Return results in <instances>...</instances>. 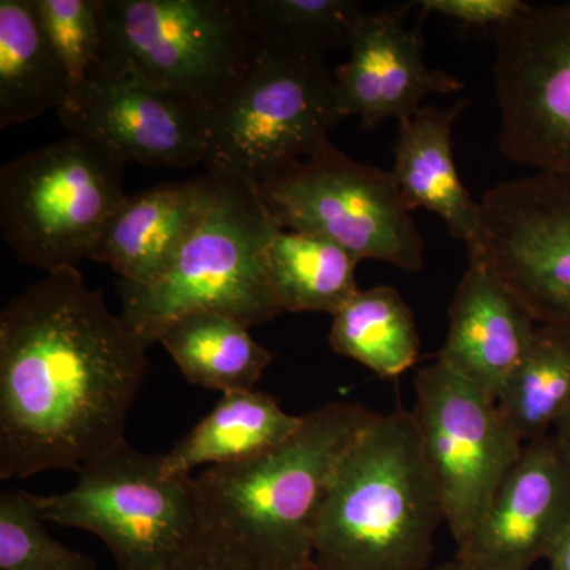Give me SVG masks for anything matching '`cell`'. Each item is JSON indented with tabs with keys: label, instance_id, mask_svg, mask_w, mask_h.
Here are the masks:
<instances>
[{
	"label": "cell",
	"instance_id": "cell-1",
	"mask_svg": "<svg viewBox=\"0 0 570 570\" xmlns=\"http://www.w3.org/2000/svg\"><path fill=\"white\" fill-rule=\"evenodd\" d=\"M146 348L77 266L0 314V479L78 469L126 442Z\"/></svg>",
	"mask_w": 570,
	"mask_h": 570
},
{
	"label": "cell",
	"instance_id": "cell-2",
	"mask_svg": "<svg viewBox=\"0 0 570 570\" xmlns=\"http://www.w3.org/2000/svg\"><path fill=\"white\" fill-rule=\"evenodd\" d=\"M376 412L330 403L303 415L287 441L257 459L194 478L204 534L253 570L314 562L322 510L341 460Z\"/></svg>",
	"mask_w": 570,
	"mask_h": 570
},
{
	"label": "cell",
	"instance_id": "cell-3",
	"mask_svg": "<svg viewBox=\"0 0 570 570\" xmlns=\"http://www.w3.org/2000/svg\"><path fill=\"white\" fill-rule=\"evenodd\" d=\"M442 521L412 411L376 414L337 466L314 562L325 570H425Z\"/></svg>",
	"mask_w": 570,
	"mask_h": 570
},
{
	"label": "cell",
	"instance_id": "cell-4",
	"mask_svg": "<svg viewBox=\"0 0 570 570\" xmlns=\"http://www.w3.org/2000/svg\"><path fill=\"white\" fill-rule=\"evenodd\" d=\"M279 228L255 184L206 171L197 219L170 268L148 285L116 283L127 330L148 351L194 311L227 314L249 328L275 321L283 311L269 288L265 253Z\"/></svg>",
	"mask_w": 570,
	"mask_h": 570
},
{
	"label": "cell",
	"instance_id": "cell-5",
	"mask_svg": "<svg viewBox=\"0 0 570 570\" xmlns=\"http://www.w3.org/2000/svg\"><path fill=\"white\" fill-rule=\"evenodd\" d=\"M343 119L325 56L255 40L242 80L209 115L206 170L258 186L325 148Z\"/></svg>",
	"mask_w": 570,
	"mask_h": 570
},
{
	"label": "cell",
	"instance_id": "cell-6",
	"mask_svg": "<svg viewBox=\"0 0 570 570\" xmlns=\"http://www.w3.org/2000/svg\"><path fill=\"white\" fill-rule=\"evenodd\" d=\"M77 472L70 490L33 502L45 521L102 539L118 570H178L204 538L194 478L165 474L163 455L124 442Z\"/></svg>",
	"mask_w": 570,
	"mask_h": 570
},
{
	"label": "cell",
	"instance_id": "cell-7",
	"mask_svg": "<svg viewBox=\"0 0 570 570\" xmlns=\"http://www.w3.org/2000/svg\"><path fill=\"white\" fill-rule=\"evenodd\" d=\"M124 164L96 142L69 135L0 168V228L24 264L45 273L91 257L126 198Z\"/></svg>",
	"mask_w": 570,
	"mask_h": 570
},
{
	"label": "cell",
	"instance_id": "cell-8",
	"mask_svg": "<svg viewBox=\"0 0 570 570\" xmlns=\"http://www.w3.org/2000/svg\"><path fill=\"white\" fill-rule=\"evenodd\" d=\"M104 48L212 115L249 66L245 0H99Z\"/></svg>",
	"mask_w": 570,
	"mask_h": 570
},
{
	"label": "cell",
	"instance_id": "cell-9",
	"mask_svg": "<svg viewBox=\"0 0 570 570\" xmlns=\"http://www.w3.org/2000/svg\"><path fill=\"white\" fill-rule=\"evenodd\" d=\"M257 190L285 230L322 236L358 262H385L407 273L425 264V242L392 171L356 163L333 142Z\"/></svg>",
	"mask_w": 570,
	"mask_h": 570
},
{
	"label": "cell",
	"instance_id": "cell-10",
	"mask_svg": "<svg viewBox=\"0 0 570 570\" xmlns=\"http://www.w3.org/2000/svg\"><path fill=\"white\" fill-rule=\"evenodd\" d=\"M414 415L456 547L475 530L524 444L497 397L441 362L415 376Z\"/></svg>",
	"mask_w": 570,
	"mask_h": 570
},
{
	"label": "cell",
	"instance_id": "cell-11",
	"mask_svg": "<svg viewBox=\"0 0 570 570\" xmlns=\"http://www.w3.org/2000/svg\"><path fill=\"white\" fill-rule=\"evenodd\" d=\"M499 149L535 174L570 175V2L494 29Z\"/></svg>",
	"mask_w": 570,
	"mask_h": 570
},
{
	"label": "cell",
	"instance_id": "cell-12",
	"mask_svg": "<svg viewBox=\"0 0 570 570\" xmlns=\"http://www.w3.org/2000/svg\"><path fill=\"white\" fill-rule=\"evenodd\" d=\"M56 112L67 132L96 142L124 165L187 168L205 164L208 154L209 116L105 48Z\"/></svg>",
	"mask_w": 570,
	"mask_h": 570
},
{
	"label": "cell",
	"instance_id": "cell-13",
	"mask_svg": "<svg viewBox=\"0 0 570 570\" xmlns=\"http://www.w3.org/2000/svg\"><path fill=\"white\" fill-rule=\"evenodd\" d=\"M482 255L539 325L570 333V175L534 174L480 200Z\"/></svg>",
	"mask_w": 570,
	"mask_h": 570
},
{
	"label": "cell",
	"instance_id": "cell-14",
	"mask_svg": "<svg viewBox=\"0 0 570 570\" xmlns=\"http://www.w3.org/2000/svg\"><path fill=\"white\" fill-rule=\"evenodd\" d=\"M570 524V442H528L456 558L487 570H531Z\"/></svg>",
	"mask_w": 570,
	"mask_h": 570
},
{
	"label": "cell",
	"instance_id": "cell-15",
	"mask_svg": "<svg viewBox=\"0 0 570 570\" xmlns=\"http://www.w3.org/2000/svg\"><path fill=\"white\" fill-rule=\"evenodd\" d=\"M411 6L366 10L348 43L347 61L333 73L341 115L356 116L365 129L390 118L404 121L426 97L466 88L460 78L423 61L422 26L406 24Z\"/></svg>",
	"mask_w": 570,
	"mask_h": 570
},
{
	"label": "cell",
	"instance_id": "cell-16",
	"mask_svg": "<svg viewBox=\"0 0 570 570\" xmlns=\"http://www.w3.org/2000/svg\"><path fill=\"white\" fill-rule=\"evenodd\" d=\"M538 328L483 255L471 257L450 305L448 340L438 362L498 397Z\"/></svg>",
	"mask_w": 570,
	"mask_h": 570
},
{
	"label": "cell",
	"instance_id": "cell-17",
	"mask_svg": "<svg viewBox=\"0 0 570 570\" xmlns=\"http://www.w3.org/2000/svg\"><path fill=\"white\" fill-rule=\"evenodd\" d=\"M466 107V100L448 108L423 105L397 122L392 174L407 212L438 214L471 258L482 255V208L461 181L453 156V126Z\"/></svg>",
	"mask_w": 570,
	"mask_h": 570
},
{
	"label": "cell",
	"instance_id": "cell-18",
	"mask_svg": "<svg viewBox=\"0 0 570 570\" xmlns=\"http://www.w3.org/2000/svg\"><path fill=\"white\" fill-rule=\"evenodd\" d=\"M204 193L205 175H200L126 195L89 258L110 265L122 283H154L174 264L197 219Z\"/></svg>",
	"mask_w": 570,
	"mask_h": 570
},
{
	"label": "cell",
	"instance_id": "cell-19",
	"mask_svg": "<svg viewBox=\"0 0 570 570\" xmlns=\"http://www.w3.org/2000/svg\"><path fill=\"white\" fill-rule=\"evenodd\" d=\"M303 415L283 411L275 397L258 390L223 393L219 403L163 455L170 478L193 475L195 468L228 466L257 459L287 441Z\"/></svg>",
	"mask_w": 570,
	"mask_h": 570
},
{
	"label": "cell",
	"instance_id": "cell-20",
	"mask_svg": "<svg viewBox=\"0 0 570 570\" xmlns=\"http://www.w3.org/2000/svg\"><path fill=\"white\" fill-rule=\"evenodd\" d=\"M69 92L33 0H0V129L58 111Z\"/></svg>",
	"mask_w": 570,
	"mask_h": 570
},
{
	"label": "cell",
	"instance_id": "cell-21",
	"mask_svg": "<svg viewBox=\"0 0 570 570\" xmlns=\"http://www.w3.org/2000/svg\"><path fill=\"white\" fill-rule=\"evenodd\" d=\"M159 343L190 384L220 393L253 390L273 362L249 326L216 311L186 314L165 330Z\"/></svg>",
	"mask_w": 570,
	"mask_h": 570
},
{
	"label": "cell",
	"instance_id": "cell-22",
	"mask_svg": "<svg viewBox=\"0 0 570 570\" xmlns=\"http://www.w3.org/2000/svg\"><path fill=\"white\" fill-rule=\"evenodd\" d=\"M360 262L344 247L305 232L279 228L265 253L266 277L285 313L335 314L360 291Z\"/></svg>",
	"mask_w": 570,
	"mask_h": 570
},
{
	"label": "cell",
	"instance_id": "cell-23",
	"mask_svg": "<svg viewBox=\"0 0 570 570\" xmlns=\"http://www.w3.org/2000/svg\"><path fill=\"white\" fill-rule=\"evenodd\" d=\"M330 344L385 381L403 376L420 355L414 313L390 285L360 288L333 316Z\"/></svg>",
	"mask_w": 570,
	"mask_h": 570
},
{
	"label": "cell",
	"instance_id": "cell-24",
	"mask_svg": "<svg viewBox=\"0 0 570 570\" xmlns=\"http://www.w3.org/2000/svg\"><path fill=\"white\" fill-rule=\"evenodd\" d=\"M497 401L523 444L560 430L570 417V333L539 325L530 351Z\"/></svg>",
	"mask_w": 570,
	"mask_h": 570
},
{
	"label": "cell",
	"instance_id": "cell-25",
	"mask_svg": "<svg viewBox=\"0 0 570 570\" xmlns=\"http://www.w3.org/2000/svg\"><path fill=\"white\" fill-rule=\"evenodd\" d=\"M254 39L325 56L348 48L366 7L355 0H245Z\"/></svg>",
	"mask_w": 570,
	"mask_h": 570
},
{
	"label": "cell",
	"instance_id": "cell-26",
	"mask_svg": "<svg viewBox=\"0 0 570 570\" xmlns=\"http://www.w3.org/2000/svg\"><path fill=\"white\" fill-rule=\"evenodd\" d=\"M0 570H97L86 554L48 534L33 494L7 490L0 497Z\"/></svg>",
	"mask_w": 570,
	"mask_h": 570
},
{
	"label": "cell",
	"instance_id": "cell-27",
	"mask_svg": "<svg viewBox=\"0 0 570 570\" xmlns=\"http://www.w3.org/2000/svg\"><path fill=\"white\" fill-rule=\"evenodd\" d=\"M33 3L48 39L66 66L70 92H73L88 78L102 52L99 0H33Z\"/></svg>",
	"mask_w": 570,
	"mask_h": 570
},
{
	"label": "cell",
	"instance_id": "cell-28",
	"mask_svg": "<svg viewBox=\"0 0 570 570\" xmlns=\"http://www.w3.org/2000/svg\"><path fill=\"white\" fill-rule=\"evenodd\" d=\"M423 14H441L461 24L493 28L509 24L531 9L523 0H420Z\"/></svg>",
	"mask_w": 570,
	"mask_h": 570
},
{
	"label": "cell",
	"instance_id": "cell-29",
	"mask_svg": "<svg viewBox=\"0 0 570 570\" xmlns=\"http://www.w3.org/2000/svg\"><path fill=\"white\" fill-rule=\"evenodd\" d=\"M178 570H253L232 557L227 550L212 539L202 538L200 542L184 558Z\"/></svg>",
	"mask_w": 570,
	"mask_h": 570
},
{
	"label": "cell",
	"instance_id": "cell-30",
	"mask_svg": "<svg viewBox=\"0 0 570 570\" xmlns=\"http://www.w3.org/2000/svg\"><path fill=\"white\" fill-rule=\"evenodd\" d=\"M547 561H549L550 570H570V524L568 530L562 532Z\"/></svg>",
	"mask_w": 570,
	"mask_h": 570
},
{
	"label": "cell",
	"instance_id": "cell-31",
	"mask_svg": "<svg viewBox=\"0 0 570 570\" xmlns=\"http://www.w3.org/2000/svg\"><path fill=\"white\" fill-rule=\"evenodd\" d=\"M434 570H487L479 568V566L471 564V562H466L463 560H460V558H453V560H450L448 562H444V564L438 566Z\"/></svg>",
	"mask_w": 570,
	"mask_h": 570
},
{
	"label": "cell",
	"instance_id": "cell-32",
	"mask_svg": "<svg viewBox=\"0 0 570 570\" xmlns=\"http://www.w3.org/2000/svg\"><path fill=\"white\" fill-rule=\"evenodd\" d=\"M554 433H560L561 436H564L570 442V417H569L568 422L562 423V425L560 426V430L554 431Z\"/></svg>",
	"mask_w": 570,
	"mask_h": 570
},
{
	"label": "cell",
	"instance_id": "cell-33",
	"mask_svg": "<svg viewBox=\"0 0 570 570\" xmlns=\"http://www.w3.org/2000/svg\"><path fill=\"white\" fill-rule=\"evenodd\" d=\"M298 570H325V569L318 568L316 562H311V564H307L306 568H302Z\"/></svg>",
	"mask_w": 570,
	"mask_h": 570
}]
</instances>
